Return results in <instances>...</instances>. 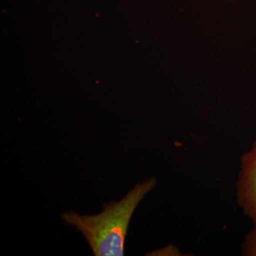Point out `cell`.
Listing matches in <instances>:
<instances>
[{
	"mask_svg": "<svg viewBox=\"0 0 256 256\" xmlns=\"http://www.w3.org/2000/svg\"><path fill=\"white\" fill-rule=\"evenodd\" d=\"M156 184V178H146L133 186L120 201L104 204V210L98 214L80 215L69 210L60 217L84 235L94 256H124V242L133 214Z\"/></svg>",
	"mask_w": 256,
	"mask_h": 256,
	"instance_id": "cell-1",
	"label": "cell"
},
{
	"mask_svg": "<svg viewBox=\"0 0 256 256\" xmlns=\"http://www.w3.org/2000/svg\"><path fill=\"white\" fill-rule=\"evenodd\" d=\"M236 201L242 214L256 225V138L250 149L240 156Z\"/></svg>",
	"mask_w": 256,
	"mask_h": 256,
	"instance_id": "cell-2",
	"label": "cell"
},
{
	"mask_svg": "<svg viewBox=\"0 0 256 256\" xmlns=\"http://www.w3.org/2000/svg\"><path fill=\"white\" fill-rule=\"evenodd\" d=\"M242 240L240 254L242 256H256V225H252Z\"/></svg>",
	"mask_w": 256,
	"mask_h": 256,
	"instance_id": "cell-3",
	"label": "cell"
}]
</instances>
